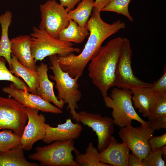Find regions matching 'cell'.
I'll list each match as a JSON object with an SVG mask.
<instances>
[{
  "mask_svg": "<svg viewBox=\"0 0 166 166\" xmlns=\"http://www.w3.org/2000/svg\"><path fill=\"white\" fill-rule=\"evenodd\" d=\"M31 33L30 49L32 56L37 61L47 56L57 54L65 57L72 53H79V48L74 47L72 42L60 41L49 35L43 27L34 26Z\"/></svg>",
  "mask_w": 166,
  "mask_h": 166,
  "instance_id": "5b68a950",
  "label": "cell"
},
{
  "mask_svg": "<svg viewBox=\"0 0 166 166\" xmlns=\"http://www.w3.org/2000/svg\"><path fill=\"white\" fill-rule=\"evenodd\" d=\"M148 121L149 127L154 131L166 128V116L156 117Z\"/></svg>",
  "mask_w": 166,
  "mask_h": 166,
  "instance_id": "1f68e13d",
  "label": "cell"
},
{
  "mask_svg": "<svg viewBox=\"0 0 166 166\" xmlns=\"http://www.w3.org/2000/svg\"><path fill=\"white\" fill-rule=\"evenodd\" d=\"M50 62L49 68L54 75H50L49 77L56 82L55 87L57 91L56 97L59 100H63L65 104H68L67 108L70 109V113L73 118L78 121L77 113L75 109L78 108L77 104L81 97V93L78 89V80L80 77L77 75L71 77L69 74L62 70L59 66L58 57L57 54L49 56Z\"/></svg>",
  "mask_w": 166,
  "mask_h": 166,
  "instance_id": "3957f363",
  "label": "cell"
},
{
  "mask_svg": "<svg viewBox=\"0 0 166 166\" xmlns=\"http://www.w3.org/2000/svg\"><path fill=\"white\" fill-rule=\"evenodd\" d=\"M123 40L121 37L110 40L101 46L89 64V75L103 97H107L109 89L115 86L116 68Z\"/></svg>",
  "mask_w": 166,
  "mask_h": 166,
  "instance_id": "7a4b0ae2",
  "label": "cell"
},
{
  "mask_svg": "<svg viewBox=\"0 0 166 166\" xmlns=\"http://www.w3.org/2000/svg\"><path fill=\"white\" fill-rule=\"evenodd\" d=\"M21 137L11 130L3 129L0 131V152L7 151L20 145Z\"/></svg>",
  "mask_w": 166,
  "mask_h": 166,
  "instance_id": "d4e9b609",
  "label": "cell"
},
{
  "mask_svg": "<svg viewBox=\"0 0 166 166\" xmlns=\"http://www.w3.org/2000/svg\"><path fill=\"white\" fill-rule=\"evenodd\" d=\"M24 150L20 144L7 151L0 152V166H38V164L28 161Z\"/></svg>",
  "mask_w": 166,
  "mask_h": 166,
  "instance_id": "44dd1931",
  "label": "cell"
},
{
  "mask_svg": "<svg viewBox=\"0 0 166 166\" xmlns=\"http://www.w3.org/2000/svg\"><path fill=\"white\" fill-rule=\"evenodd\" d=\"M131 0H111L110 2L100 11H110L121 14L125 16L131 22L134 21L133 18L128 11V5Z\"/></svg>",
  "mask_w": 166,
  "mask_h": 166,
  "instance_id": "4316f807",
  "label": "cell"
},
{
  "mask_svg": "<svg viewBox=\"0 0 166 166\" xmlns=\"http://www.w3.org/2000/svg\"><path fill=\"white\" fill-rule=\"evenodd\" d=\"M92 11L86 26L89 37L82 51L77 55L72 53L65 57L58 56L61 69L72 78L77 75L82 76L87 64L98 53L104 41L126 27L125 23L119 20L108 23L101 19L100 10L93 7Z\"/></svg>",
  "mask_w": 166,
  "mask_h": 166,
  "instance_id": "6da1fadb",
  "label": "cell"
},
{
  "mask_svg": "<svg viewBox=\"0 0 166 166\" xmlns=\"http://www.w3.org/2000/svg\"><path fill=\"white\" fill-rule=\"evenodd\" d=\"M10 63V72L16 76L22 78L29 87L30 93L35 94L39 84L37 71H33L22 65L12 54Z\"/></svg>",
  "mask_w": 166,
  "mask_h": 166,
  "instance_id": "d6986e66",
  "label": "cell"
},
{
  "mask_svg": "<svg viewBox=\"0 0 166 166\" xmlns=\"http://www.w3.org/2000/svg\"><path fill=\"white\" fill-rule=\"evenodd\" d=\"M132 101L135 109H138L142 116L148 118L154 111L158 103L155 93L150 87L132 89Z\"/></svg>",
  "mask_w": 166,
  "mask_h": 166,
  "instance_id": "9a60e30c",
  "label": "cell"
},
{
  "mask_svg": "<svg viewBox=\"0 0 166 166\" xmlns=\"http://www.w3.org/2000/svg\"><path fill=\"white\" fill-rule=\"evenodd\" d=\"M148 121L147 124H141L136 127L128 125L120 128L118 132L123 142L142 161L151 150L148 141L154 133V131L149 127Z\"/></svg>",
  "mask_w": 166,
  "mask_h": 166,
  "instance_id": "9c48e42d",
  "label": "cell"
},
{
  "mask_svg": "<svg viewBox=\"0 0 166 166\" xmlns=\"http://www.w3.org/2000/svg\"><path fill=\"white\" fill-rule=\"evenodd\" d=\"M111 0H96L94 1V7L100 10L107 6Z\"/></svg>",
  "mask_w": 166,
  "mask_h": 166,
  "instance_id": "e575fe53",
  "label": "cell"
},
{
  "mask_svg": "<svg viewBox=\"0 0 166 166\" xmlns=\"http://www.w3.org/2000/svg\"><path fill=\"white\" fill-rule=\"evenodd\" d=\"M82 0H59L60 4L62 6L66 7L69 11L74 8L75 6Z\"/></svg>",
  "mask_w": 166,
  "mask_h": 166,
  "instance_id": "836d02e7",
  "label": "cell"
},
{
  "mask_svg": "<svg viewBox=\"0 0 166 166\" xmlns=\"http://www.w3.org/2000/svg\"><path fill=\"white\" fill-rule=\"evenodd\" d=\"M82 129L81 124L73 123L71 118L66 119L65 123L55 127L46 124L45 134L42 140L44 143L49 144L56 140H74L80 136Z\"/></svg>",
  "mask_w": 166,
  "mask_h": 166,
  "instance_id": "5bb4252c",
  "label": "cell"
},
{
  "mask_svg": "<svg viewBox=\"0 0 166 166\" xmlns=\"http://www.w3.org/2000/svg\"><path fill=\"white\" fill-rule=\"evenodd\" d=\"M130 149L126 144L118 143L113 136L107 147L99 152L100 162L111 166H128Z\"/></svg>",
  "mask_w": 166,
  "mask_h": 166,
  "instance_id": "2e32d148",
  "label": "cell"
},
{
  "mask_svg": "<svg viewBox=\"0 0 166 166\" xmlns=\"http://www.w3.org/2000/svg\"><path fill=\"white\" fill-rule=\"evenodd\" d=\"M6 61L5 58L0 57V81H11L17 88L30 93L29 88L25 82L14 75L7 68L6 65Z\"/></svg>",
  "mask_w": 166,
  "mask_h": 166,
  "instance_id": "484cf974",
  "label": "cell"
},
{
  "mask_svg": "<svg viewBox=\"0 0 166 166\" xmlns=\"http://www.w3.org/2000/svg\"><path fill=\"white\" fill-rule=\"evenodd\" d=\"M78 122L91 128L97 136V149L99 152L108 146L114 131L112 118L106 116L102 117L99 113L81 111L77 113Z\"/></svg>",
  "mask_w": 166,
  "mask_h": 166,
  "instance_id": "8fae6325",
  "label": "cell"
},
{
  "mask_svg": "<svg viewBox=\"0 0 166 166\" xmlns=\"http://www.w3.org/2000/svg\"><path fill=\"white\" fill-rule=\"evenodd\" d=\"M84 154L80 153L76 155L75 160L80 166H111L100 162L99 152L92 142L89 144Z\"/></svg>",
  "mask_w": 166,
  "mask_h": 166,
  "instance_id": "cb8c5ba5",
  "label": "cell"
},
{
  "mask_svg": "<svg viewBox=\"0 0 166 166\" xmlns=\"http://www.w3.org/2000/svg\"><path fill=\"white\" fill-rule=\"evenodd\" d=\"M39 110L26 107L28 122L21 137V144L25 150H31L34 144L44 137L46 132L45 118Z\"/></svg>",
  "mask_w": 166,
  "mask_h": 166,
  "instance_id": "7c38bea8",
  "label": "cell"
},
{
  "mask_svg": "<svg viewBox=\"0 0 166 166\" xmlns=\"http://www.w3.org/2000/svg\"><path fill=\"white\" fill-rule=\"evenodd\" d=\"M31 37L24 35L10 40L11 54L21 64L30 70L37 71L36 62L33 57L30 49Z\"/></svg>",
  "mask_w": 166,
  "mask_h": 166,
  "instance_id": "e0dca14e",
  "label": "cell"
},
{
  "mask_svg": "<svg viewBox=\"0 0 166 166\" xmlns=\"http://www.w3.org/2000/svg\"><path fill=\"white\" fill-rule=\"evenodd\" d=\"M89 34L86 27L82 28L75 21L69 19L68 26L61 30L58 39L64 42L81 43Z\"/></svg>",
  "mask_w": 166,
  "mask_h": 166,
  "instance_id": "7402d4cb",
  "label": "cell"
},
{
  "mask_svg": "<svg viewBox=\"0 0 166 166\" xmlns=\"http://www.w3.org/2000/svg\"><path fill=\"white\" fill-rule=\"evenodd\" d=\"M2 91L26 107L56 114H61L63 112L61 109L44 100L40 97L27 91L17 88L12 83L9 86L3 87Z\"/></svg>",
  "mask_w": 166,
  "mask_h": 166,
  "instance_id": "4fadbf2b",
  "label": "cell"
},
{
  "mask_svg": "<svg viewBox=\"0 0 166 166\" xmlns=\"http://www.w3.org/2000/svg\"><path fill=\"white\" fill-rule=\"evenodd\" d=\"M132 95L131 90L114 88L112 89L110 96L103 97L105 106L112 109V115L114 124L120 128L131 124L132 120L142 124L148 123L141 119L136 112L132 101Z\"/></svg>",
  "mask_w": 166,
  "mask_h": 166,
  "instance_id": "8992f818",
  "label": "cell"
},
{
  "mask_svg": "<svg viewBox=\"0 0 166 166\" xmlns=\"http://www.w3.org/2000/svg\"><path fill=\"white\" fill-rule=\"evenodd\" d=\"M162 152L160 148L151 149L146 156L142 160L143 166H165L162 159Z\"/></svg>",
  "mask_w": 166,
  "mask_h": 166,
  "instance_id": "83f0119b",
  "label": "cell"
},
{
  "mask_svg": "<svg viewBox=\"0 0 166 166\" xmlns=\"http://www.w3.org/2000/svg\"><path fill=\"white\" fill-rule=\"evenodd\" d=\"M158 101L157 106L153 113L148 118H154L166 116V93H156Z\"/></svg>",
  "mask_w": 166,
  "mask_h": 166,
  "instance_id": "f1b7e54d",
  "label": "cell"
},
{
  "mask_svg": "<svg viewBox=\"0 0 166 166\" xmlns=\"http://www.w3.org/2000/svg\"><path fill=\"white\" fill-rule=\"evenodd\" d=\"M12 14L7 10L0 15V24L1 28V35L0 39V57L5 58L9 66V69L11 68L10 63L11 51V41L8 35V30L11 24Z\"/></svg>",
  "mask_w": 166,
  "mask_h": 166,
  "instance_id": "ffe728a7",
  "label": "cell"
},
{
  "mask_svg": "<svg viewBox=\"0 0 166 166\" xmlns=\"http://www.w3.org/2000/svg\"><path fill=\"white\" fill-rule=\"evenodd\" d=\"M148 143L151 149L160 148L166 145V133L159 136H152Z\"/></svg>",
  "mask_w": 166,
  "mask_h": 166,
  "instance_id": "4dcf8cb0",
  "label": "cell"
},
{
  "mask_svg": "<svg viewBox=\"0 0 166 166\" xmlns=\"http://www.w3.org/2000/svg\"><path fill=\"white\" fill-rule=\"evenodd\" d=\"M26 110L10 96L0 97V130H11L21 136L28 120Z\"/></svg>",
  "mask_w": 166,
  "mask_h": 166,
  "instance_id": "52a82bcc",
  "label": "cell"
},
{
  "mask_svg": "<svg viewBox=\"0 0 166 166\" xmlns=\"http://www.w3.org/2000/svg\"><path fill=\"white\" fill-rule=\"evenodd\" d=\"M162 152V157L164 160H166V146L164 145L160 148Z\"/></svg>",
  "mask_w": 166,
  "mask_h": 166,
  "instance_id": "d590c367",
  "label": "cell"
},
{
  "mask_svg": "<svg viewBox=\"0 0 166 166\" xmlns=\"http://www.w3.org/2000/svg\"><path fill=\"white\" fill-rule=\"evenodd\" d=\"M151 89L154 93H166V66H164V73L157 80L152 84Z\"/></svg>",
  "mask_w": 166,
  "mask_h": 166,
  "instance_id": "f546056e",
  "label": "cell"
},
{
  "mask_svg": "<svg viewBox=\"0 0 166 166\" xmlns=\"http://www.w3.org/2000/svg\"><path fill=\"white\" fill-rule=\"evenodd\" d=\"M127 164L128 166H143L142 161L132 153L128 154Z\"/></svg>",
  "mask_w": 166,
  "mask_h": 166,
  "instance_id": "d6a6232c",
  "label": "cell"
},
{
  "mask_svg": "<svg viewBox=\"0 0 166 166\" xmlns=\"http://www.w3.org/2000/svg\"><path fill=\"white\" fill-rule=\"evenodd\" d=\"M94 0H82L75 9L68 11L69 19L75 21L81 27L86 28L94 7Z\"/></svg>",
  "mask_w": 166,
  "mask_h": 166,
  "instance_id": "603a6c76",
  "label": "cell"
},
{
  "mask_svg": "<svg viewBox=\"0 0 166 166\" xmlns=\"http://www.w3.org/2000/svg\"><path fill=\"white\" fill-rule=\"evenodd\" d=\"M40 10L41 21L39 25L49 35L58 39L60 31L69 24L68 10L56 0H48L40 5Z\"/></svg>",
  "mask_w": 166,
  "mask_h": 166,
  "instance_id": "30bf717a",
  "label": "cell"
},
{
  "mask_svg": "<svg viewBox=\"0 0 166 166\" xmlns=\"http://www.w3.org/2000/svg\"><path fill=\"white\" fill-rule=\"evenodd\" d=\"M76 155L80 152L74 146V140H56L44 147H37L35 152L28 158L39 162L41 166H80L74 160L72 152Z\"/></svg>",
  "mask_w": 166,
  "mask_h": 166,
  "instance_id": "277c9868",
  "label": "cell"
},
{
  "mask_svg": "<svg viewBox=\"0 0 166 166\" xmlns=\"http://www.w3.org/2000/svg\"><path fill=\"white\" fill-rule=\"evenodd\" d=\"M48 67V65L43 62L37 66L39 84L35 94L47 101L53 102L58 108L62 109L65 103L63 100H58L55 95L53 89L54 83L50 81L49 79Z\"/></svg>",
  "mask_w": 166,
  "mask_h": 166,
  "instance_id": "ac0fdd59",
  "label": "cell"
},
{
  "mask_svg": "<svg viewBox=\"0 0 166 166\" xmlns=\"http://www.w3.org/2000/svg\"><path fill=\"white\" fill-rule=\"evenodd\" d=\"M132 53L129 40L124 38L116 68L115 86L124 90H131L137 87H150L152 84L141 81L134 75L131 65Z\"/></svg>",
  "mask_w": 166,
  "mask_h": 166,
  "instance_id": "ba28073f",
  "label": "cell"
}]
</instances>
